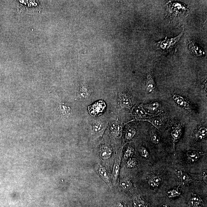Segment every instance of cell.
Instances as JSON below:
<instances>
[{"label": "cell", "instance_id": "6da1fadb", "mask_svg": "<svg viewBox=\"0 0 207 207\" xmlns=\"http://www.w3.org/2000/svg\"><path fill=\"white\" fill-rule=\"evenodd\" d=\"M184 32V30L183 29L180 34L176 37L170 39L165 38V40L158 43V46L164 51H168L172 50L177 44Z\"/></svg>", "mask_w": 207, "mask_h": 207}, {"label": "cell", "instance_id": "7a4b0ae2", "mask_svg": "<svg viewBox=\"0 0 207 207\" xmlns=\"http://www.w3.org/2000/svg\"><path fill=\"white\" fill-rule=\"evenodd\" d=\"M106 105L103 101H99L88 107L89 112L91 115L97 116L104 111Z\"/></svg>", "mask_w": 207, "mask_h": 207}, {"label": "cell", "instance_id": "3957f363", "mask_svg": "<svg viewBox=\"0 0 207 207\" xmlns=\"http://www.w3.org/2000/svg\"><path fill=\"white\" fill-rule=\"evenodd\" d=\"M97 170L101 178L111 188L112 184L111 181L110 176L109 173L106 170L105 168L100 165L98 168H97Z\"/></svg>", "mask_w": 207, "mask_h": 207}, {"label": "cell", "instance_id": "277c9868", "mask_svg": "<svg viewBox=\"0 0 207 207\" xmlns=\"http://www.w3.org/2000/svg\"><path fill=\"white\" fill-rule=\"evenodd\" d=\"M115 159L112 175L114 182L116 183L120 171L121 156H116Z\"/></svg>", "mask_w": 207, "mask_h": 207}, {"label": "cell", "instance_id": "5b68a950", "mask_svg": "<svg viewBox=\"0 0 207 207\" xmlns=\"http://www.w3.org/2000/svg\"><path fill=\"white\" fill-rule=\"evenodd\" d=\"M105 128V126L103 123L101 121H95L92 124V131L94 134L97 136H101Z\"/></svg>", "mask_w": 207, "mask_h": 207}, {"label": "cell", "instance_id": "8992f818", "mask_svg": "<svg viewBox=\"0 0 207 207\" xmlns=\"http://www.w3.org/2000/svg\"><path fill=\"white\" fill-rule=\"evenodd\" d=\"M172 98L174 101L182 108L189 111L190 107L189 104L184 98L181 96L177 95L173 96Z\"/></svg>", "mask_w": 207, "mask_h": 207}, {"label": "cell", "instance_id": "52a82bcc", "mask_svg": "<svg viewBox=\"0 0 207 207\" xmlns=\"http://www.w3.org/2000/svg\"><path fill=\"white\" fill-rule=\"evenodd\" d=\"M145 87L146 90L149 92L153 91L156 87V84L155 82L152 74L148 73L145 80Z\"/></svg>", "mask_w": 207, "mask_h": 207}, {"label": "cell", "instance_id": "ba28073f", "mask_svg": "<svg viewBox=\"0 0 207 207\" xmlns=\"http://www.w3.org/2000/svg\"><path fill=\"white\" fill-rule=\"evenodd\" d=\"M119 103L121 107L130 109L132 106V101L131 97L126 95H121L119 96Z\"/></svg>", "mask_w": 207, "mask_h": 207}, {"label": "cell", "instance_id": "9c48e42d", "mask_svg": "<svg viewBox=\"0 0 207 207\" xmlns=\"http://www.w3.org/2000/svg\"><path fill=\"white\" fill-rule=\"evenodd\" d=\"M203 201L198 195L193 194L191 199L188 202V206L189 207H200L202 206Z\"/></svg>", "mask_w": 207, "mask_h": 207}, {"label": "cell", "instance_id": "30bf717a", "mask_svg": "<svg viewBox=\"0 0 207 207\" xmlns=\"http://www.w3.org/2000/svg\"><path fill=\"white\" fill-rule=\"evenodd\" d=\"M188 47L191 53L196 56H202L205 54V52L201 48L199 47L191 41H190L188 43Z\"/></svg>", "mask_w": 207, "mask_h": 207}, {"label": "cell", "instance_id": "8fae6325", "mask_svg": "<svg viewBox=\"0 0 207 207\" xmlns=\"http://www.w3.org/2000/svg\"><path fill=\"white\" fill-rule=\"evenodd\" d=\"M112 154L110 148L107 146H102L100 150V156L102 159L106 160L109 159Z\"/></svg>", "mask_w": 207, "mask_h": 207}, {"label": "cell", "instance_id": "7c38bea8", "mask_svg": "<svg viewBox=\"0 0 207 207\" xmlns=\"http://www.w3.org/2000/svg\"><path fill=\"white\" fill-rule=\"evenodd\" d=\"M182 133V130L180 126H177L174 127L171 133V135L172 137L174 144L176 141L180 138Z\"/></svg>", "mask_w": 207, "mask_h": 207}, {"label": "cell", "instance_id": "4fadbf2b", "mask_svg": "<svg viewBox=\"0 0 207 207\" xmlns=\"http://www.w3.org/2000/svg\"><path fill=\"white\" fill-rule=\"evenodd\" d=\"M163 118L161 117H157L154 118L147 119V120H144L148 121L152 124L153 126H155L156 128L159 129L162 126L163 124Z\"/></svg>", "mask_w": 207, "mask_h": 207}, {"label": "cell", "instance_id": "5bb4252c", "mask_svg": "<svg viewBox=\"0 0 207 207\" xmlns=\"http://www.w3.org/2000/svg\"><path fill=\"white\" fill-rule=\"evenodd\" d=\"M161 181V178L159 176L153 175L149 180V184L152 187L159 186Z\"/></svg>", "mask_w": 207, "mask_h": 207}, {"label": "cell", "instance_id": "9a60e30c", "mask_svg": "<svg viewBox=\"0 0 207 207\" xmlns=\"http://www.w3.org/2000/svg\"><path fill=\"white\" fill-rule=\"evenodd\" d=\"M175 173L179 178L181 184L184 185L188 182V180H189V177H188V175L186 173L183 172L182 171L179 170H176L175 171Z\"/></svg>", "mask_w": 207, "mask_h": 207}, {"label": "cell", "instance_id": "2e32d148", "mask_svg": "<svg viewBox=\"0 0 207 207\" xmlns=\"http://www.w3.org/2000/svg\"><path fill=\"white\" fill-rule=\"evenodd\" d=\"M207 135V129L206 127H200L197 131L195 134V137L196 139L197 140H201L204 139L206 137Z\"/></svg>", "mask_w": 207, "mask_h": 207}, {"label": "cell", "instance_id": "e0dca14e", "mask_svg": "<svg viewBox=\"0 0 207 207\" xmlns=\"http://www.w3.org/2000/svg\"><path fill=\"white\" fill-rule=\"evenodd\" d=\"M59 111L61 114L63 116L68 117L70 115V108L65 105L64 103H62L60 104L59 106Z\"/></svg>", "mask_w": 207, "mask_h": 207}, {"label": "cell", "instance_id": "ac0fdd59", "mask_svg": "<svg viewBox=\"0 0 207 207\" xmlns=\"http://www.w3.org/2000/svg\"><path fill=\"white\" fill-rule=\"evenodd\" d=\"M134 207H146V203L140 197L134 196L133 198Z\"/></svg>", "mask_w": 207, "mask_h": 207}, {"label": "cell", "instance_id": "d6986e66", "mask_svg": "<svg viewBox=\"0 0 207 207\" xmlns=\"http://www.w3.org/2000/svg\"><path fill=\"white\" fill-rule=\"evenodd\" d=\"M187 156L190 161L195 162L198 160L200 156L197 152L194 151H189L187 152Z\"/></svg>", "mask_w": 207, "mask_h": 207}, {"label": "cell", "instance_id": "ffe728a7", "mask_svg": "<svg viewBox=\"0 0 207 207\" xmlns=\"http://www.w3.org/2000/svg\"><path fill=\"white\" fill-rule=\"evenodd\" d=\"M135 116L137 118H140L145 115V111L143 108L142 105L136 107L134 111Z\"/></svg>", "mask_w": 207, "mask_h": 207}, {"label": "cell", "instance_id": "44dd1931", "mask_svg": "<svg viewBox=\"0 0 207 207\" xmlns=\"http://www.w3.org/2000/svg\"><path fill=\"white\" fill-rule=\"evenodd\" d=\"M159 107V102H155L149 104H147L145 106V107L147 110L151 112L155 111Z\"/></svg>", "mask_w": 207, "mask_h": 207}, {"label": "cell", "instance_id": "7402d4cb", "mask_svg": "<svg viewBox=\"0 0 207 207\" xmlns=\"http://www.w3.org/2000/svg\"><path fill=\"white\" fill-rule=\"evenodd\" d=\"M136 134V129L133 127L129 126L126 130V137L128 140H130Z\"/></svg>", "mask_w": 207, "mask_h": 207}, {"label": "cell", "instance_id": "603a6c76", "mask_svg": "<svg viewBox=\"0 0 207 207\" xmlns=\"http://www.w3.org/2000/svg\"><path fill=\"white\" fill-rule=\"evenodd\" d=\"M120 185L124 190H128L132 187V183L127 178H125L121 181Z\"/></svg>", "mask_w": 207, "mask_h": 207}, {"label": "cell", "instance_id": "cb8c5ba5", "mask_svg": "<svg viewBox=\"0 0 207 207\" xmlns=\"http://www.w3.org/2000/svg\"><path fill=\"white\" fill-rule=\"evenodd\" d=\"M79 95L82 97L86 98L90 95L89 89L86 86H83L80 87Z\"/></svg>", "mask_w": 207, "mask_h": 207}, {"label": "cell", "instance_id": "d4e9b609", "mask_svg": "<svg viewBox=\"0 0 207 207\" xmlns=\"http://www.w3.org/2000/svg\"><path fill=\"white\" fill-rule=\"evenodd\" d=\"M150 137L151 142L154 144H157L160 142V137L154 131H150Z\"/></svg>", "mask_w": 207, "mask_h": 207}, {"label": "cell", "instance_id": "484cf974", "mask_svg": "<svg viewBox=\"0 0 207 207\" xmlns=\"http://www.w3.org/2000/svg\"><path fill=\"white\" fill-rule=\"evenodd\" d=\"M134 149L132 147H128L125 151L124 155V159L127 160L134 154Z\"/></svg>", "mask_w": 207, "mask_h": 207}, {"label": "cell", "instance_id": "4316f807", "mask_svg": "<svg viewBox=\"0 0 207 207\" xmlns=\"http://www.w3.org/2000/svg\"><path fill=\"white\" fill-rule=\"evenodd\" d=\"M139 152L140 153L141 155L143 157L147 158L149 156V153L148 152L147 149L144 147H141L140 148L139 150Z\"/></svg>", "mask_w": 207, "mask_h": 207}, {"label": "cell", "instance_id": "83f0119b", "mask_svg": "<svg viewBox=\"0 0 207 207\" xmlns=\"http://www.w3.org/2000/svg\"><path fill=\"white\" fill-rule=\"evenodd\" d=\"M168 194L169 197L172 198L174 197L179 196L180 193L179 192L178 189H174L168 192Z\"/></svg>", "mask_w": 207, "mask_h": 207}, {"label": "cell", "instance_id": "f1b7e54d", "mask_svg": "<svg viewBox=\"0 0 207 207\" xmlns=\"http://www.w3.org/2000/svg\"><path fill=\"white\" fill-rule=\"evenodd\" d=\"M137 162L136 160L135 159H131L129 160L127 162V167L133 168L135 167L137 165Z\"/></svg>", "mask_w": 207, "mask_h": 207}, {"label": "cell", "instance_id": "f546056e", "mask_svg": "<svg viewBox=\"0 0 207 207\" xmlns=\"http://www.w3.org/2000/svg\"><path fill=\"white\" fill-rule=\"evenodd\" d=\"M116 207H126L123 204L121 203H118L116 205Z\"/></svg>", "mask_w": 207, "mask_h": 207}, {"label": "cell", "instance_id": "4dcf8cb0", "mask_svg": "<svg viewBox=\"0 0 207 207\" xmlns=\"http://www.w3.org/2000/svg\"><path fill=\"white\" fill-rule=\"evenodd\" d=\"M203 180H204V181L205 182V183H206V184H207V175H205L204 176V178H203Z\"/></svg>", "mask_w": 207, "mask_h": 207}]
</instances>
